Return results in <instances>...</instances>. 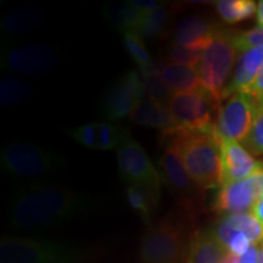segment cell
<instances>
[{
  "mask_svg": "<svg viewBox=\"0 0 263 263\" xmlns=\"http://www.w3.org/2000/svg\"><path fill=\"white\" fill-rule=\"evenodd\" d=\"M98 200L60 185L31 184L11 200L9 223L21 230L47 229L83 218L98 209Z\"/></svg>",
  "mask_w": 263,
  "mask_h": 263,
  "instance_id": "cell-1",
  "label": "cell"
},
{
  "mask_svg": "<svg viewBox=\"0 0 263 263\" xmlns=\"http://www.w3.org/2000/svg\"><path fill=\"white\" fill-rule=\"evenodd\" d=\"M163 144L178 154L194 182L201 190L222 185L221 140L216 132H190L176 127L162 132Z\"/></svg>",
  "mask_w": 263,
  "mask_h": 263,
  "instance_id": "cell-2",
  "label": "cell"
},
{
  "mask_svg": "<svg viewBox=\"0 0 263 263\" xmlns=\"http://www.w3.org/2000/svg\"><path fill=\"white\" fill-rule=\"evenodd\" d=\"M192 209L183 205L172 210L155 224L149 226L140 241L143 263H186L193 236Z\"/></svg>",
  "mask_w": 263,
  "mask_h": 263,
  "instance_id": "cell-3",
  "label": "cell"
},
{
  "mask_svg": "<svg viewBox=\"0 0 263 263\" xmlns=\"http://www.w3.org/2000/svg\"><path fill=\"white\" fill-rule=\"evenodd\" d=\"M87 251L64 240L5 236L0 242L2 263H83Z\"/></svg>",
  "mask_w": 263,
  "mask_h": 263,
  "instance_id": "cell-4",
  "label": "cell"
},
{
  "mask_svg": "<svg viewBox=\"0 0 263 263\" xmlns=\"http://www.w3.org/2000/svg\"><path fill=\"white\" fill-rule=\"evenodd\" d=\"M0 163L5 174L18 178H37L64 166V156L28 141H12L2 150Z\"/></svg>",
  "mask_w": 263,
  "mask_h": 263,
  "instance_id": "cell-5",
  "label": "cell"
},
{
  "mask_svg": "<svg viewBox=\"0 0 263 263\" xmlns=\"http://www.w3.org/2000/svg\"><path fill=\"white\" fill-rule=\"evenodd\" d=\"M232 33L219 29L202 52L199 66L201 87L222 103L223 91L232 77L236 62V49L233 44Z\"/></svg>",
  "mask_w": 263,
  "mask_h": 263,
  "instance_id": "cell-6",
  "label": "cell"
},
{
  "mask_svg": "<svg viewBox=\"0 0 263 263\" xmlns=\"http://www.w3.org/2000/svg\"><path fill=\"white\" fill-rule=\"evenodd\" d=\"M219 105L201 87L193 91L174 93L168 103V108L177 127L190 132H211L215 130Z\"/></svg>",
  "mask_w": 263,
  "mask_h": 263,
  "instance_id": "cell-7",
  "label": "cell"
},
{
  "mask_svg": "<svg viewBox=\"0 0 263 263\" xmlns=\"http://www.w3.org/2000/svg\"><path fill=\"white\" fill-rule=\"evenodd\" d=\"M116 156L118 172L127 185L141 186L161 196V185L163 183L161 172L129 132H127L121 145L117 147Z\"/></svg>",
  "mask_w": 263,
  "mask_h": 263,
  "instance_id": "cell-8",
  "label": "cell"
},
{
  "mask_svg": "<svg viewBox=\"0 0 263 263\" xmlns=\"http://www.w3.org/2000/svg\"><path fill=\"white\" fill-rule=\"evenodd\" d=\"M146 87L139 70L128 71L118 77L105 91L100 103V115L105 121H115L129 116L132 111L144 101Z\"/></svg>",
  "mask_w": 263,
  "mask_h": 263,
  "instance_id": "cell-9",
  "label": "cell"
},
{
  "mask_svg": "<svg viewBox=\"0 0 263 263\" xmlns=\"http://www.w3.org/2000/svg\"><path fill=\"white\" fill-rule=\"evenodd\" d=\"M58 64V51L43 43L11 45L2 54V67L4 70L26 77H42L50 73Z\"/></svg>",
  "mask_w": 263,
  "mask_h": 263,
  "instance_id": "cell-10",
  "label": "cell"
},
{
  "mask_svg": "<svg viewBox=\"0 0 263 263\" xmlns=\"http://www.w3.org/2000/svg\"><path fill=\"white\" fill-rule=\"evenodd\" d=\"M255 110L256 101L242 91L223 100L215 121V132L219 140H234L241 144L251 130Z\"/></svg>",
  "mask_w": 263,
  "mask_h": 263,
  "instance_id": "cell-11",
  "label": "cell"
},
{
  "mask_svg": "<svg viewBox=\"0 0 263 263\" xmlns=\"http://www.w3.org/2000/svg\"><path fill=\"white\" fill-rule=\"evenodd\" d=\"M263 196V163L246 179L223 184L213 201V210L222 215H239L252 211Z\"/></svg>",
  "mask_w": 263,
  "mask_h": 263,
  "instance_id": "cell-12",
  "label": "cell"
},
{
  "mask_svg": "<svg viewBox=\"0 0 263 263\" xmlns=\"http://www.w3.org/2000/svg\"><path fill=\"white\" fill-rule=\"evenodd\" d=\"M159 164L163 183H166L171 190L180 197V203L193 207L194 197L201 189L190 177L176 150L171 146H166Z\"/></svg>",
  "mask_w": 263,
  "mask_h": 263,
  "instance_id": "cell-13",
  "label": "cell"
},
{
  "mask_svg": "<svg viewBox=\"0 0 263 263\" xmlns=\"http://www.w3.org/2000/svg\"><path fill=\"white\" fill-rule=\"evenodd\" d=\"M221 151L222 185L246 179L252 173H255L263 163L256 160L238 141L221 140Z\"/></svg>",
  "mask_w": 263,
  "mask_h": 263,
  "instance_id": "cell-14",
  "label": "cell"
},
{
  "mask_svg": "<svg viewBox=\"0 0 263 263\" xmlns=\"http://www.w3.org/2000/svg\"><path fill=\"white\" fill-rule=\"evenodd\" d=\"M219 28L200 15H189L180 20L173 31V43L203 51Z\"/></svg>",
  "mask_w": 263,
  "mask_h": 263,
  "instance_id": "cell-15",
  "label": "cell"
},
{
  "mask_svg": "<svg viewBox=\"0 0 263 263\" xmlns=\"http://www.w3.org/2000/svg\"><path fill=\"white\" fill-rule=\"evenodd\" d=\"M263 70V47L240 52L234 71L223 91L222 101L230 95L245 91Z\"/></svg>",
  "mask_w": 263,
  "mask_h": 263,
  "instance_id": "cell-16",
  "label": "cell"
},
{
  "mask_svg": "<svg viewBox=\"0 0 263 263\" xmlns=\"http://www.w3.org/2000/svg\"><path fill=\"white\" fill-rule=\"evenodd\" d=\"M45 15L35 6H20L3 17L2 28L5 37H22L38 31L44 25Z\"/></svg>",
  "mask_w": 263,
  "mask_h": 263,
  "instance_id": "cell-17",
  "label": "cell"
},
{
  "mask_svg": "<svg viewBox=\"0 0 263 263\" xmlns=\"http://www.w3.org/2000/svg\"><path fill=\"white\" fill-rule=\"evenodd\" d=\"M156 70L173 93L193 91L201 88L197 68L164 60L156 64Z\"/></svg>",
  "mask_w": 263,
  "mask_h": 263,
  "instance_id": "cell-18",
  "label": "cell"
},
{
  "mask_svg": "<svg viewBox=\"0 0 263 263\" xmlns=\"http://www.w3.org/2000/svg\"><path fill=\"white\" fill-rule=\"evenodd\" d=\"M227 252L213 229L201 230L193 236L186 263H221Z\"/></svg>",
  "mask_w": 263,
  "mask_h": 263,
  "instance_id": "cell-19",
  "label": "cell"
},
{
  "mask_svg": "<svg viewBox=\"0 0 263 263\" xmlns=\"http://www.w3.org/2000/svg\"><path fill=\"white\" fill-rule=\"evenodd\" d=\"M129 118L132 122L139 126L159 128V129H162V132L177 127L168 106H163L151 100H144L143 103L138 105L132 111Z\"/></svg>",
  "mask_w": 263,
  "mask_h": 263,
  "instance_id": "cell-20",
  "label": "cell"
},
{
  "mask_svg": "<svg viewBox=\"0 0 263 263\" xmlns=\"http://www.w3.org/2000/svg\"><path fill=\"white\" fill-rule=\"evenodd\" d=\"M104 17L115 29L121 33L136 31L145 12L134 8L130 2L114 3L104 8Z\"/></svg>",
  "mask_w": 263,
  "mask_h": 263,
  "instance_id": "cell-21",
  "label": "cell"
},
{
  "mask_svg": "<svg viewBox=\"0 0 263 263\" xmlns=\"http://www.w3.org/2000/svg\"><path fill=\"white\" fill-rule=\"evenodd\" d=\"M216 230L226 232H240L249 236L254 245L263 242V224L252 213L228 215L216 226Z\"/></svg>",
  "mask_w": 263,
  "mask_h": 263,
  "instance_id": "cell-22",
  "label": "cell"
},
{
  "mask_svg": "<svg viewBox=\"0 0 263 263\" xmlns=\"http://www.w3.org/2000/svg\"><path fill=\"white\" fill-rule=\"evenodd\" d=\"M126 199L129 203L130 209L137 213L138 216L146 223L151 226V218L155 215L157 206L160 202V196L155 195L149 190L136 185H127L126 188Z\"/></svg>",
  "mask_w": 263,
  "mask_h": 263,
  "instance_id": "cell-23",
  "label": "cell"
},
{
  "mask_svg": "<svg viewBox=\"0 0 263 263\" xmlns=\"http://www.w3.org/2000/svg\"><path fill=\"white\" fill-rule=\"evenodd\" d=\"M34 88L28 82L12 76H4L0 81V104L5 107H14L24 104L33 95Z\"/></svg>",
  "mask_w": 263,
  "mask_h": 263,
  "instance_id": "cell-24",
  "label": "cell"
},
{
  "mask_svg": "<svg viewBox=\"0 0 263 263\" xmlns=\"http://www.w3.org/2000/svg\"><path fill=\"white\" fill-rule=\"evenodd\" d=\"M215 6L219 17L229 25L251 18L257 12V3L254 0H219Z\"/></svg>",
  "mask_w": 263,
  "mask_h": 263,
  "instance_id": "cell-25",
  "label": "cell"
},
{
  "mask_svg": "<svg viewBox=\"0 0 263 263\" xmlns=\"http://www.w3.org/2000/svg\"><path fill=\"white\" fill-rule=\"evenodd\" d=\"M122 38L124 48H126L129 57L138 65L140 73L143 74L150 71L155 64L151 60L149 51L146 50L143 37L137 31H127L122 33Z\"/></svg>",
  "mask_w": 263,
  "mask_h": 263,
  "instance_id": "cell-26",
  "label": "cell"
},
{
  "mask_svg": "<svg viewBox=\"0 0 263 263\" xmlns=\"http://www.w3.org/2000/svg\"><path fill=\"white\" fill-rule=\"evenodd\" d=\"M167 20H168V11H167L166 6L161 5L153 11L144 14L136 31L143 38H160L166 31Z\"/></svg>",
  "mask_w": 263,
  "mask_h": 263,
  "instance_id": "cell-27",
  "label": "cell"
},
{
  "mask_svg": "<svg viewBox=\"0 0 263 263\" xmlns=\"http://www.w3.org/2000/svg\"><path fill=\"white\" fill-rule=\"evenodd\" d=\"M98 124V146L97 150H117L127 134V129L120 124L101 121Z\"/></svg>",
  "mask_w": 263,
  "mask_h": 263,
  "instance_id": "cell-28",
  "label": "cell"
},
{
  "mask_svg": "<svg viewBox=\"0 0 263 263\" xmlns=\"http://www.w3.org/2000/svg\"><path fill=\"white\" fill-rule=\"evenodd\" d=\"M143 77L145 81L146 95L149 97V100L155 101V103L163 105V106H168L171 98L173 97L174 93L161 78L156 70V64L150 71L143 73Z\"/></svg>",
  "mask_w": 263,
  "mask_h": 263,
  "instance_id": "cell-29",
  "label": "cell"
},
{
  "mask_svg": "<svg viewBox=\"0 0 263 263\" xmlns=\"http://www.w3.org/2000/svg\"><path fill=\"white\" fill-rule=\"evenodd\" d=\"M241 145L254 157H263V104L261 103H256L254 123Z\"/></svg>",
  "mask_w": 263,
  "mask_h": 263,
  "instance_id": "cell-30",
  "label": "cell"
},
{
  "mask_svg": "<svg viewBox=\"0 0 263 263\" xmlns=\"http://www.w3.org/2000/svg\"><path fill=\"white\" fill-rule=\"evenodd\" d=\"M202 52L203 51L190 49L172 42L167 48V61L173 62V64L189 66V67L199 70L200 62H201L202 59Z\"/></svg>",
  "mask_w": 263,
  "mask_h": 263,
  "instance_id": "cell-31",
  "label": "cell"
},
{
  "mask_svg": "<svg viewBox=\"0 0 263 263\" xmlns=\"http://www.w3.org/2000/svg\"><path fill=\"white\" fill-rule=\"evenodd\" d=\"M233 44L238 52H244L251 49L263 47V27H255L249 31L236 33L232 35Z\"/></svg>",
  "mask_w": 263,
  "mask_h": 263,
  "instance_id": "cell-32",
  "label": "cell"
},
{
  "mask_svg": "<svg viewBox=\"0 0 263 263\" xmlns=\"http://www.w3.org/2000/svg\"><path fill=\"white\" fill-rule=\"evenodd\" d=\"M72 139L82 146L88 149H95L98 146V124L97 122H90L82 124L80 127L72 128L68 132Z\"/></svg>",
  "mask_w": 263,
  "mask_h": 263,
  "instance_id": "cell-33",
  "label": "cell"
},
{
  "mask_svg": "<svg viewBox=\"0 0 263 263\" xmlns=\"http://www.w3.org/2000/svg\"><path fill=\"white\" fill-rule=\"evenodd\" d=\"M242 93L249 94L256 103L263 104V70L259 72V74L252 82V84L245 91H242Z\"/></svg>",
  "mask_w": 263,
  "mask_h": 263,
  "instance_id": "cell-34",
  "label": "cell"
},
{
  "mask_svg": "<svg viewBox=\"0 0 263 263\" xmlns=\"http://www.w3.org/2000/svg\"><path fill=\"white\" fill-rule=\"evenodd\" d=\"M130 3L134 8L140 10L141 12L153 11V10H155L156 8L162 5V3L156 2V0H133V2Z\"/></svg>",
  "mask_w": 263,
  "mask_h": 263,
  "instance_id": "cell-35",
  "label": "cell"
},
{
  "mask_svg": "<svg viewBox=\"0 0 263 263\" xmlns=\"http://www.w3.org/2000/svg\"><path fill=\"white\" fill-rule=\"evenodd\" d=\"M258 251V245H252L251 249H250L245 255H242L241 257H240L239 263H257Z\"/></svg>",
  "mask_w": 263,
  "mask_h": 263,
  "instance_id": "cell-36",
  "label": "cell"
},
{
  "mask_svg": "<svg viewBox=\"0 0 263 263\" xmlns=\"http://www.w3.org/2000/svg\"><path fill=\"white\" fill-rule=\"evenodd\" d=\"M251 213L263 224V196L258 200L257 202L255 203V206H254V209H252Z\"/></svg>",
  "mask_w": 263,
  "mask_h": 263,
  "instance_id": "cell-37",
  "label": "cell"
},
{
  "mask_svg": "<svg viewBox=\"0 0 263 263\" xmlns=\"http://www.w3.org/2000/svg\"><path fill=\"white\" fill-rule=\"evenodd\" d=\"M257 263H263V244L261 248H259L258 251V258H257Z\"/></svg>",
  "mask_w": 263,
  "mask_h": 263,
  "instance_id": "cell-38",
  "label": "cell"
},
{
  "mask_svg": "<svg viewBox=\"0 0 263 263\" xmlns=\"http://www.w3.org/2000/svg\"><path fill=\"white\" fill-rule=\"evenodd\" d=\"M262 244H263V242H262Z\"/></svg>",
  "mask_w": 263,
  "mask_h": 263,
  "instance_id": "cell-39",
  "label": "cell"
}]
</instances>
